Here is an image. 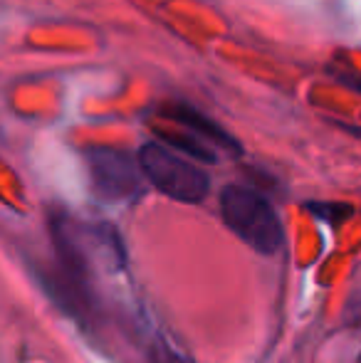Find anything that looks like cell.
Instances as JSON below:
<instances>
[{
	"label": "cell",
	"mask_w": 361,
	"mask_h": 363,
	"mask_svg": "<svg viewBox=\"0 0 361 363\" xmlns=\"http://www.w3.org/2000/svg\"><path fill=\"white\" fill-rule=\"evenodd\" d=\"M221 213L226 225L260 255H274L284 242V230L277 211L257 191L228 186L221 196Z\"/></svg>",
	"instance_id": "cell-1"
},
{
	"label": "cell",
	"mask_w": 361,
	"mask_h": 363,
	"mask_svg": "<svg viewBox=\"0 0 361 363\" xmlns=\"http://www.w3.org/2000/svg\"><path fill=\"white\" fill-rule=\"evenodd\" d=\"M139 161L146 181L154 183L164 196L174 201L201 203L211 191V178L164 144H144L139 151Z\"/></svg>",
	"instance_id": "cell-2"
},
{
	"label": "cell",
	"mask_w": 361,
	"mask_h": 363,
	"mask_svg": "<svg viewBox=\"0 0 361 363\" xmlns=\"http://www.w3.org/2000/svg\"><path fill=\"white\" fill-rule=\"evenodd\" d=\"M89 178L96 196L111 203L134 201L144 193V168L141 161H134L126 151L119 148H91L87 151Z\"/></svg>",
	"instance_id": "cell-3"
},
{
	"label": "cell",
	"mask_w": 361,
	"mask_h": 363,
	"mask_svg": "<svg viewBox=\"0 0 361 363\" xmlns=\"http://www.w3.org/2000/svg\"><path fill=\"white\" fill-rule=\"evenodd\" d=\"M164 116L169 121H174L176 126H181V129H188L191 134L201 136V139L208 141V144L228 148V151H233V153L238 151L235 139H233L228 131H223L221 126L216 124V121L208 119L206 114H201L198 109H193V106L174 104V106H169V109H164Z\"/></svg>",
	"instance_id": "cell-4"
},
{
	"label": "cell",
	"mask_w": 361,
	"mask_h": 363,
	"mask_svg": "<svg viewBox=\"0 0 361 363\" xmlns=\"http://www.w3.org/2000/svg\"><path fill=\"white\" fill-rule=\"evenodd\" d=\"M344 79V84H349V86H354V89H359L361 91V77H342Z\"/></svg>",
	"instance_id": "cell-5"
}]
</instances>
